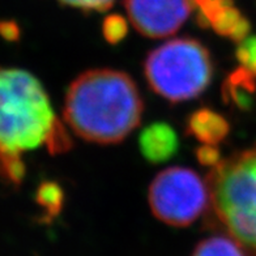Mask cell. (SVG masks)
Masks as SVG:
<instances>
[{
	"mask_svg": "<svg viewBox=\"0 0 256 256\" xmlns=\"http://www.w3.org/2000/svg\"><path fill=\"white\" fill-rule=\"evenodd\" d=\"M236 54L240 67L244 68L256 78V36H248L240 40Z\"/></svg>",
	"mask_w": 256,
	"mask_h": 256,
	"instance_id": "cell-15",
	"label": "cell"
},
{
	"mask_svg": "<svg viewBox=\"0 0 256 256\" xmlns=\"http://www.w3.org/2000/svg\"><path fill=\"white\" fill-rule=\"evenodd\" d=\"M124 7L136 30L150 38L174 34L194 10L191 0H124Z\"/></svg>",
	"mask_w": 256,
	"mask_h": 256,
	"instance_id": "cell-6",
	"label": "cell"
},
{
	"mask_svg": "<svg viewBox=\"0 0 256 256\" xmlns=\"http://www.w3.org/2000/svg\"><path fill=\"white\" fill-rule=\"evenodd\" d=\"M149 86L172 102L198 97L213 76L208 48L194 38L168 40L150 52L144 64Z\"/></svg>",
	"mask_w": 256,
	"mask_h": 256,
	"instance_id": "cell-4",
	"label": "cell"
},
{
	"mask_svg": "<svg viewBox=\"0 0 256 256\" xmlns=\"http://www.w3.org/2000/svg\"><path fill=\"white\" fill-rule=\"evenodd\" d=\"M196 21L202 28H210L213 18L225 8L234 6V0H191Z\"/></svg>",
	"mask_w": 256,
	"mask_h": 256,
	"instance_id": "cell-12",
	"label": "cell"
},
{
	"mask_svg": "<svg viewBox=\"0 0 256 256\" xmlns=\"http://www.w3.org/2000/svg\"><path fill=\"white\" fill-rule=\"evenodd\" d=\"M102 33L104 38L108 44H116L127 37L128 22L122 14H108L102 24Z\"/></svg>",
	"mask_w": 256,
	"mask_h": 256,
	"instance_id": "cell-14",
	"label": "cell"
},
{
	"mask_svg": "<svg viewBox=\"0 0 256 256\" xmlns=\"http://www.w3.org/2000/svg\"><path fill=\"white\" fill-rule=\"evenodd\" d=\"M210 28L218 36L229 38L236 44L248 37L251 24L248 18L243 16L238 8L234 6L225 8L213 18Z\"/></svg>",
	"mask_w": 256,
	"mask_h": 256,
	"instance_id": "cell-9",
	"label": "cell"
},
{
	"mask_svg": "<svg viewBox=\"0 0 256 256\" xmlns=\"http://www.w3.org/2000/svg\"><path fill=\"white\" fill-rule=\"evenodd\" d=\"M196 157H198V161L202 166H206V168H214V166H217L220 162L222 161L221 160V153H220L217 145L202 144L196 150Z\"/></svg>",
	"mask_w": 256,
	"mask_h": 256,
	"instance_id": "cell-17",
	"label": "cell"
},
{
	"mask_svg": "<svg viewBox=\"0 0 256 256\" xmlns=\"http://www.w3.org/2000/svg\"><path fill=\"white\" fill-rule=\"evenodd\" d=\"M36 202L44 209L46 218L52 220L62 212L64 206V191L60 186L52 180L42 182L36 192Z\"/></svg>",
	"mask_w": 256,
	"mask_h": 256,
	"instance_id": "cell-11",
	"label": "cell"
},
{
	"mask_svg": "<svg viewBox=\"0 0 256 256\" xmlns=\"http://www.w3.org/2000/svg\"><path fill=\"white\" fill-rule=\"evenodd\" d=\"M59 3L68 6V7L78 8L84 12H104L112 8L114 0H58Z\"/></svg>",
	"mask_w": 256,
	"mask_h": 256,
	"instance_id": "cell-16",
	"label": "cell"
},
{
	"mask_svg": "<svg viewBox=\"0 0 256 256\" xmlns=\"http://www.w3.org/2000/svg\"><path fill=\"white\" fill-rule=\"evenodd\" d=\"M192 256H248L240 243L230 236H208L195 247Z\"/></svg>",
	"mask_w": 256,
	"mask_h": 256,
	"instance_id": "cell-10",
	"label": "cell"
},
{
	"mask_svg": "<svg viewBox=\"0 0 256 256\" xmlns=\"http://www.w3.org/2000/svg\"><path fill=\"white\" fill-rule=\"evenodd\" d=\"M138 145L146 161L161 164L176 154L179 146V138L172 126L164 122H157L142 130L138 138Z\"/></svg>",
	"mask_w": 256,
	"mask_h": 256,
	"instance_id": "cell-7",
	"label": "cell"
},
{
	"mask_svg": "<svg viewBox=\"0 0 256 256\" xmlns=\"http://www.w3.org/2000/svg\"><path fill=\"white\" fill-rule=\"evenodd\" d=\"M142 100L127 74L97 68L74 80L64 102V120L86 142L115 144L138 126Z\"/></svg>",
	"mask_w": 256,
	"mask_h": 256,
	"instance_id": "cell-1",
	"label": "cell"
},
{
	"mask_svg": "<svg viewBox=\"0 0 256 256\" xmlns=\"http://www.w3.org/2000/svg\"><path fill=\"white\" fill-rule=\"evenodd\" d=\"M148 198L153 214L172 226L191 225L210 206L208 183L187 168L160 172L149 187Z\"/></svg>",
	"mask_w": 256,
	"mask_h": 256,
	"instance_id": "cell-5",
	"label": "cell"
},
{
	"mask_svg": "<svg viewBox=\"0 0 256 256\" xmlns=\"http://www.w3.org/2000/svg\"><path fill=\"white\" fill-rule=\"evenodd\" d=\"M229 122L210 108H199L190 115L187 120V134L202 144L217 145L229 135Z\"/></svg>",
	"mask_w": 256,
	"mask_h": 256,
	"instance_id": "cell-8",
	"label": "cell"
},
{
	"mask_svg": "<svg viewBox=\"0 0 256 256\" xmlns=\"http://www.w3.org/2000/svg\"><path fill=\"white\" fill-rule=\"evenodd\" d=\"M25 164L18 153L0 154V178L14 186H20L25 176Z\"/></svg>",
	"mask_w": 256,
	"mask_h": 256,
	"instance_id": "cell-13",
	"label": "cell"
},
{
	"mask_svg": "<svg viewBox=\"0 0 256 256\" xmlns=\"http://www.w3.org/2000/svg\"><path fill=\"white\" fill-rule=\"evenodd\" d=\"M60 126L38 78L24 70L0 67V154L48 146Z\"/></svg>",
	"mask_w": 256,
	"mask_h": 256,
	"instance_id": "cell-2",
	"label": "cell"
},
{
	"mask_svg": "<svg viewBox=\"0 0 256 256\" xmlns=\"http://www.w3.org/2000/svg\"><path fill=\"white\" fill-rule=\"evenodd\" d=\"M206 183L220 225L247 255L256 256V144L212 168Z\"/></svg>",
	"mask_w": 256,
	"mask_h": 256,
	"instance_id": "cell-3",
	"label": "cell"
},
{
	"mask_svg": "<svg viewBox=\"0 0 256 256\" xmlns=\"http://www.w3.org/2000/svg\"><path fill=\"white\" fill-rule=\"evenodd\" d=\"M21 29L16 21L0 20V37L7 42H17L20 40Z\"/></svg>",
	"mask_w": 256,
	"mask_h": 256,
	"instance_id": "cell-18",
	"label": "cell"
}]
</instances>
